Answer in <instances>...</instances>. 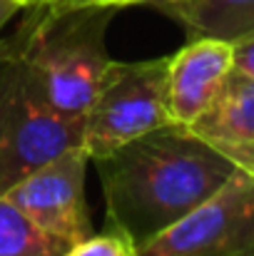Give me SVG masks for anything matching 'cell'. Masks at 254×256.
Listing matches in <instances>:
<instances>
[{
    "mask_svg": "<svg viewBox=\"0 0 254 256\" xmlns=\"http://www.w3.org/2000/svg\"><path fill=\"white\" fill-rule=\"evenodd\" d=\"M20 10H23L20 2H15V0H0V32H3V28H5Z\"/></svg>",
    "mask_w": 254,
    "mask_h": 256,
    "instance_id": "5bb4252c",
    "label": "cell"
},
{
    "mask_svg": "<svg viewBox=\"0 0 254 256\" xmlns=\"http://www.w3.org/2000/svg\"><path fill=\"white\" fill-rule=\"evenodd\" d=\"M87 162L90 157L83 147H73L18 179L0 196L40 232L73 246L92 234L85 199Z\"/></svg>",
    "mask_w": 254,
    "mask_h": 256,
    "instance_id": "8992f818",
    "label": "cell"
},
{
    "mask_svg": "<svg viewBox=\"0 0 254 256\" xmlns=\"http://www.w3.org/2000/svg\"><path fill=\"white\" fill-rule=\"evenodd\" d=\"M97 2L115 5V8H130V5H152V8H157V10H165L167 5L177 2V0H97Z\"/></svg>",
    "mask_w": 254,
    "mask_h": 256,
    "instance_id": "4fadbf2b",
    "label": "cell"
},
{
    "mask_svg": "<svg viewBox=\"0 0 254 256\" xmlns=\"http://www.w3.org/2000/svg\"><path fill=\"white\" fill-rule=\"evenodd\" d=\"M189 38L237 40L254 32V0H177L162 10Z\"/></svg>",
    "mask_w": 254,
    "mask_h": 256,
    "instance_id": "9c48e42d",
    "label": "cell"
},
{
    "mask_svg": "<svg viewBox=\"0 0 254 256\" xmlns=\"http://www.w3.org/2000/svg\"><path fill=\"white\" fill-rule=\"evenodd\" d=\"M232 75V42L219 38H189L169 55L167 100L174 124L189 127L219 97Z\"/></svg>",
    "mask_w": 254,
    "mask_h": 256,
    "instance_id": "52a82bcc",
    "label": "cell"
},
{
    "mask_svg": "<svg viewBox=\"0 0 254 256\" xmlns=\"http://www.w3.org/2000/svg\"><path fill=\"white\" fill-rule=\"evenodd\" d=\"M90 162L100 174L107 224L122 229L135 246L197 209L237 172L217 150L174 122Z\"/></svg>",
    "mask_w": 254,
    "mask_h": 256,
    "instance_id": "6da1fadb",
    "label": "cell"
},
{
    "mask_svg": "<svg viewBox=\"0 0 254 256\" xmlns=\"http://www.w3.org/2000/svg\"><path fill=\"white\" fill-rule=\"evenodd\" d=\"M25 10L18 30L0 40V55L23 62L55 110L85 117L112 65L105 38L120 8L95 0H50Z\"/></svg>",
    "mask_w": 254,
    "mask_h": 256,
    "instance_id": "7a4b0ae2",
    "label": "cell"
},
{
    "mask_svg": "<svg viewBox=\"0 0 254 256\" xmlns=\"http://www.w3.org/2000/svg\"><path fill=\"white\" fill-rule=\"evenodd\" d=\"M95 2H97V0H95Z\"/></svg>",
    "mask_w": 254,
    "mask_h": 256,
    "instance_id": "2e32d148",
    "label": "cell"
},
{
    "mask_svg": "<svg viewBox=\"0 0 254 256\" xmlns=\"http://www.w3.org/2000/svg\"><path fill=\"white\" fill-rule=\"evenodd\" d=\"M167 65L169 55L140 62L112 60L85 112L83 147L90 160L105 157L145 132L172 124Z\"/></svg>",
    "mask_w": 254,
    "mask_h": 256,
    "instance_id": "277c9868",
    "label": "cell"
},
{
    "mask_svg": "<svg viewBox=\"0 0 254 256\" xmlns=\"http://www.w3.org/2000/svg\"><path fill=\"white\" fill-rule=\"evenodd\" d=\"M135 256H254V176L237 170Z\"/></svg>",
    "mask_w": 254,
    "mask_h": 256,
    "instance_id": "5b68a950",
    "label": "cell"
},
{
    "mask_svg": "<svg viewBox=\"0 0 254 256\" xmlns=\"http://www.w3.org/2000/svg\"><path fill=\"white\" fill-rule=\"evenodd\" d=\"M83 142L85 117L55 110L23 62L0 55V194Z\"/></svg>",
    "mask_w": 254,
    "mask_h": 256,
    "instance_id": "3957f363",
    "label": "cell"
},
{
    "mask_svg": "<svg viewBox=\"0 0 254 256\" xmlns=\"http://www.w3.org/2000/svg\"><path fill=\"white\" fill-rule=\"evenodd\" d=\"M232 72L254 82V32L232 40Z\"/></svg>",
    "mask_w": 254,
    "mask_h": 256,
    "instance_id": "7c38bea8",
    "label": "cell"
},
{
    "mask_svg": "<svg viewBox=\"0 0 254 256\" xmlns=\"http://www.w3.org/2000/svg\"><path fill=\"white\" fill-rule=\"evenodd\" d=\"M137 246L135 242L117 226H110L102 234H90L87 239L73 244L63 256H135Z\"/></svg>",
    "mask_w": 254,
    "mask_h": 256,
    "instance_id": "8fae6325",
    "label": "cell"
},
{
    "mask_svg": "<svg viewBox=\"0 0 254 256\" xmlns=\"http://www.w3.org/2000/svg\"><path fill=\"white\" fill-rule=\"evenodd\" d=\"M68 249L0 196V256H63Z\"/></svg>",
    "mask_w": 254,
    "mask_h": 256,
    "instance_id": "30bf717a",
    "label": "cell"
},
{
    "mask_svg": "<svg viewBox=\"0 0 254 256\" xmlns=\"http://www.w3.org/2000/svg\"><path fill=\"white\" fill-rule=\"evenodd\" d=\"M15 2H20V5H23V10H25V8H30V5H40V2H50V0H15Z\"/></svg>",
    "mask_w": 254,
    "mask_h": 256,
    "instance_id": "9a60e30c",
    "label": "cell"
},
{
    "mask_svg": "<svg viewBox=\"0 0 254 256\" xmlns=\"http://www.w3.org/2000/svg\"><path fill=\"white\" fill-rule=\"evenodd\" d=\"M234 170L254 176V82L232 72L219 97L189 127Z\"/></svg>",
    "mask_w": 254,
    "mask_h": 256,
    "instance_id": "ba28073f",
    "label": "cell"
}]
</instances>
